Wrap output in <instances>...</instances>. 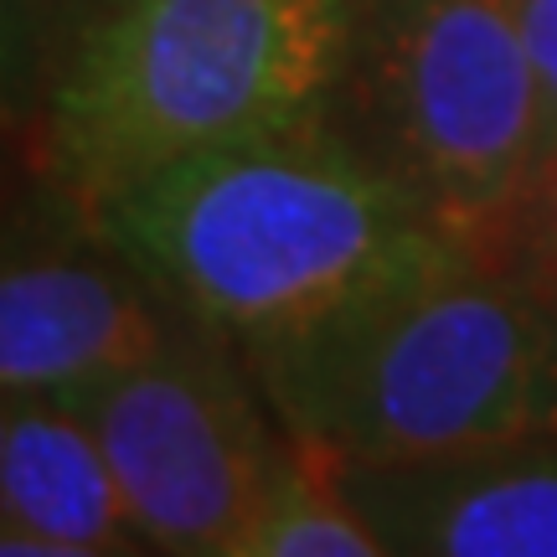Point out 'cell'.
<instances>
[{
	"mask_svg": "<svg viewBox=\"0 0 557 557\" xmlns=\"http://www.w3.org/2000/svg\"><path fill=\"white\" fill-rule=\"evenodd\" d=\"M41 16H47V32H52V47H58V67L67 58V47L83 37V26L99 16L103 5H114V0H37Z\"/></svg>",
	"mask_w": 557,
	"mask_h": 557,
	"instance_id": "cell-14",
	"label": "cell"
},
{
	"mask_svg": "<svg viewBox=\"0 0 557 557\" xmlns=\"http://www.w3.org/2000/svg\"><path fill=\"white\" fill-rule=\"evenodd\" d=\"M320 124L485 259L542 165V94L511 0H351Z\"/></svg>",
	"mask_w": 557,
	"mask_h": 557,
	"instance_id": "cell-4",
	"label": "cell"
},
{
	"mask_svg": "<svg viewBox=\"0 0 557 557\" xmlns=\"http://www.w3.org/2000/svg\"><path fill=\"white\" fill-rule=\"evenodd\" d=\"M52 78H58V47L41 5L0 0V129L37 145Z\"/></svg>",
	"mask_w": 557,
	"mask_h": 557,
	"instance_id": "cell-10",
	"label": "cell"
},
{
	"mask_svg": "<svg viewBox=\"0 0 557 557\" xmlns=\"http://www.w3.org/2000/svg\"><path fill=\"white\" fill-rule=\"evenodd\" d=\"M542 94V165L557 156V0H511Z\"/></svg>",
	"mask_w": 557,
	"mask_h": 557,
	"instance_id": "cell-12",
	"label": "cell"
},
{
	"mask_svg": "<svg viewBox=\"0 0 557 557\" xmlns=\"http://www.w3.org/2000/svg\"><path fill=\"white\" fill-rule=\"evenodd\" d=\"M94 227L181 315L243 351L470 248L331 124L201 150L103 201Z\"/></svg>",
	"mask_w": 557,
	"mask_h": 557,
	"instance_id": "cell-1",
	"label": "cell"
},
{
	"mask_svg": "<svg viewBox=\"0 0 557 557\" xmlns=\"http://www.w3.org/2000/svg\"><path fill=\"white\" fill-rule=\"evenodd\" d=\"M346 41L351 0H114L52 78L41 176L94 218L201 150L320 124Z\"/></svg>",
	"mask_w": 557,
	"mask_h": 557,
	"instance_id": "cell-3",
	"label": "cell"
},
{
	"mask_svg": "<svg viewBox=\"0 0 557 557\" xmlns=\"http://www.w3.org/2000/svg\"><path fill=\"white\" fill-rule=\"evenodd\" d=\"M94 218L41 186L0 222V393H67L156 351L181 325Z\"/></svg>",
	"mask_w": 557,
	"mask_h": 557,
	"instance_id": "cell-6",
	"label": "cell"
},
{
	"mask_svg": "<svg viewBox=\"0 0 557 557\" xmlns=\"http://www.w3.org/2000/svg\"><path fill=\"white\" fill-rule=\"evenodd\" d=\"M5 423H11V393H0V449H5Z\"/></svg>",
	"mask_w": 557,
	"mask_h": 557,
	"instance_id": "cell-15",
	"label": "cell"
},
{
	"mask_svg": "<svg viewBox=\"0 0 557 557\" xmlns=\"http://www.w3.org/2000/svg\"><path fill=\"white\" fill-rule=\"evenodd\" d=\"M150 553L94 429L62 393H16L0 449V557Z\"/></svg>",
	"mask_w": 557,
	"mask_h": 557,
	"instance_id": "cell-8",
	"label": "cell"
},
{
	"mask_svg": "<svg viewBox=\"0 0 557 557\" xmlns=\"http://www.w3.org/2000/svg\"><path fill=\"white\" fill-rule=\"evenodd\" d=\"M341 485L403 557H557V429L423 465H341Z\"/></svg>",
	"mask_w": 557,
	"mask_h": 557,
	"instance_id": "cell-7",
	"label": "cell"
},
{
	"mask_svg": "<svg viewBox=\"0 0 557 557\" xmlns=\"http://www.w3.org/2000/svg\"><path fill=\"white\" fill-rule=\"evenodd\" d=\"M485 259L557 315V156L521 186V197L485 243Z\"/></svg>",
	"mask_w": 557,
	"mask_h": 557,
	"instance_id": "cell-11",
	"label": "cell"
},
{
	"mask_svg": "<svg viewBox=\"0 0 557 557\" xmlns=\"http://www.w3.org/2000/svg\"><path fill=\"white\" fill-rule=\"evenodd\" d=\"M62 398L94 429L150 553L238 557L289 444L238 341L181 320L156 351Z\"/></svg>",
	"mask_w": 557,
	"mask_h": 557,
	"instance_id": "cell-5",
	"label": "cell"
},
{
	"mask_svg": "<svg viewBox=\"0 0 557 557\" xmlns=\"http://www.w3.org/2000/svg\"><path fill=\"white\" fill-rule=\"evenodd\" d=\"M238 557H387V547L346 496L341 459L289 434Z\"/></svg>",
	"mask_w": 557,
	"mask_h": 557,
	"instance_id": "cell-9",
	"label": "cell"
},
{
	"mask_svg": "<svg viewBox=\"0 0 557 557\" xmlns=\"http://www.w3.org/2000/svg\"><path fill=\"white\" fill-rule=\"evenodd\" d=\"M243 357L284 434L341 465H423L557 429V315L475 248Z\"/></svg>",
	"mask_w": 557,
	"mask_h": 557,
	"instance_id": "cell-2",
	"label": "cell"
},
{
	"mask_svg": "<svg viewBox=\"0 0 557 557\" xmlns=\"http://www.w3.org/2000/svg\"><path fill=\"white\" fill-rule=\"evenodd\" d=\"M41 165H37V145L32 139L0 129V222L16 212L21 201H32L41 191Z\"/></svg>",
	"mask_w": 557,
	"mask_h": 557,
	"instance_id": "cell-13",
	"label": "cell"
}]
</instances>
